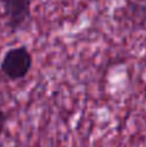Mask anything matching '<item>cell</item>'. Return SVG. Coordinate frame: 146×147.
Wrapping results in <instances>:
<instances>
[{"mask_svg": "<svg viewBox=\"0 0 146 147\" xmlns=\"http://www.w3.org/2000/svg\"><path fill=\"white\" fill-rule=\"evenodd\" d=\"M32 66V57L25 47L13 48L5 53L0 69L1 72L10 80L23 79Z\"/></svg>", "mask_w": 146, "mask_h": 147, "instance_id": "cell-1", "label": "cell"}, {"mask_svg": "<svg viewBox=\"0 0 146 147\" xmlns=\"http://www.w3.org/2000/svg\"><path fill=\"white\" fill-rule=\"evenodd\" d=\"M4 12L8 18V25L12 31H17L30 18V0H1Z\"/></svg>", "mask_w": 146, "mask_h": 147, "instance_id": "cell-2", "label": "cell"}, {"mask_svg": "<svg viewBox=\"0 0 146 147\" xmlns=\"http://www.w3.org/2000/svg\"><path fill=\"white\" fill-rule=\"evenodd\" d=\"M4 125H5V114L1 110V107H0V138H1L3 130H4ZM0 147H1V143H0Z\"/></svg>", "mask_w": 146, "mask_h": 147, "instance_id": "cell-3", "label": "cell"}]
</instances>
